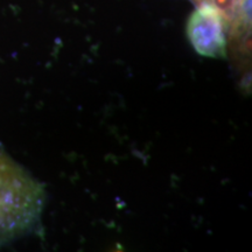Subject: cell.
<instances>
[{
	"mask_svg": "<svg viewBox=\"0 0 252 252\" xmlns=\"http://www.w3.org/2000/svg\"><path fill=\"white\" fill-rule=\"evenodd\" d=\"M196 6L209 5L220 12L224 21L226 36L237 39L248 32L250 24L248 2L249 0H191Z\"/></svg>",
	"mask_w": 252,
	"mask_h": 252,
	"instance_id": "cell-3",
	"label": "cell"
},
{
	"mask_svg": "<svg viewBox=\"0 0 252 252\" xmlns=\"http://www.w3.org/2000/svg\"><path fill=\"white\" fill-rule=\"evenodd\" d=\"M187 34L198 54L215 59H225L228 55L224 21L213 6H197L196 11L189 18Z\"/></svg>",
	"mask_w": 252,
	"mask_h": 252,
	"instance_id": "cell-2",
	"label": "cell"
},
{
	"mask_svg": "<svg viewBox=\"0 0 252 252\" xmlns=\"http://www.w3.org/2000/svg\"><path fill=\"white\" fill-rule=\"evenodd\" d=\"M43 204L40 182L0 149V247L30 234Z\"/></svg>",
	"mask_w": 252,
	"mask_h": 252,
	"instance_id": "cell-1",
	"label": "cell"
}]
</instances>
